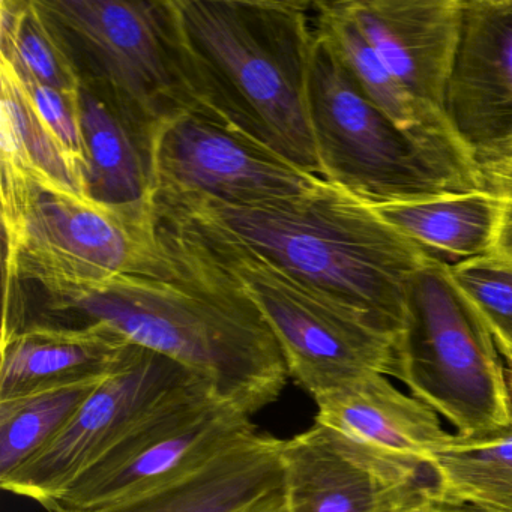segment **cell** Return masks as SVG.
Returning <instances> with one entry per match:
<instances>
[{"label": "cell", "instance_id": "1", "mask_svg": "<svg viewBox=\"0 0 512 512\" xmlns=\"http://www.w3.org/2000/svg\"><path fill=\"white\" fill-rule=\"evenodd\" d=\"M175 277H119L89 287L4 284L2 335L26 326H103L166 356L211 386L218 400L251 416L278 400L283 353L256 305L160 223Z\"/></svg>", "mask_w": 512, "mask_h": 512}, {"label": "cell", "instance_id": "2", "mask_svg": "<svg viewBox=\"0 0 512 512\" xmlns=\"http://www.w3.org/2000/svg\"><path fill=\"white\" fill-rule=\"evenodd\" d=\"M170 4L199 115L322 176L308 106L313 2Z\"/></svg>", "mask_w": 512, "mask_h": 512}, {"label": "cell", "instance_id": "3", "mask_svg": "<svg viewBox=\"0 0 512 512\" xmlns=\"http://www.w3.org/2000/svg\"><path fill=\"white\" fill-rule=\"evenodd\" d=\"M211 224L385 331L400 334L407 293L431 256L353 194L319 178L307 191L263 205L155 200Z\"/></svg>", "mask_w": 512, "mask_h": 512}, {"label": "cell", "instance_id": "4", "mask_svg": "<svg viewBox=\"0 0 512 512\" xmlns=\"http://www.w3.org/2000/svg\"><path fill=\"white\" fill-rule=\"evenodd\" d=\"M161 224L241 290L274 334L289 377L313 398L365 374L397 373L398 335L302 283L241 239L157 205Z\"/></svg>", "mask_w": 512, "mask_h": 512}, {"label": "cell", "instance_id": "5", "mask_svg": "<svg viewBox=\"0 0 512 512\" xmlns=\"http://www.w3.org/2000/svg\"><path fill=\"white\" fill-rule=\"evenodd\" d=\"M4 284L89 287L119 277H175L155 199L106 205L2 170Z\"/></svg>", "mask_w": 512, "mask_h": 512}, {"label": "cell", "instance_id": "6", "mask_svg": "<svg viewBox=\"0 0 512 512\" xmlns=\"http://www.w3.org/2000/svg\"><path fill=\"white\" fill-rule=\"evenodd\" d=\"M55 23L80 82L148 146L167 122L199 113L170 0H38Z\"/></svg>", "mask_w": 512, "mask_h": 512}, {"label": "cell", "instance_id": "7", "mask_svg": "<svg viewBox=\"0 0 512 512\" xmlns=\"http://www.w3.org/2000/svg\"><path fill=\"white\" fill-rule=\"evenodd\" d=\"M499 353L449 263L431 254L409 286L395 379L454 425L457 436H487L512 427Z\"/></svg>", "mask_w": 512, "mask_h": 512}, {"label": "cell", "instance_id": "8", "mask_svg": "<svg viewBox=\"0 0 512 512\" xmlns=\"http://www.w3.org/2000/svg\"><path fill=\"white\" fill-rule=\"evenodd\" d=\"M308 106L322 178L368 205H397L481 190L380 110L316 26Z\"/></svg>", "mask_w": 512, "mask_h": 512}, {"label": "cell", "instance_id": "9", "mask_svg": "<svg viewBox=\"0 0 512 512\" xmlns=\"http://www.w3.org/2000/svg\"><path fill=\"white\" fill-rule=\"evenodd\" d=\"M254 433L250 416L196 380L43 506L49 512H88L142 496L196 472Z\"/></svg>", "mask_w": 512, "mask_h": 512}, {"label": "cell", "instance_id": "10", "mask_svg": "<svg viewBox=\"0 0 512 512\" xmlns=\"http://www.w3.org/2000/svg\"><path fill=\"white\" fill-rule=\"evenodd\" d=\"M155 200L263 205L292 199L322 176L305 172L214 119L184 113L149 142Z\"/></svg>", "mask_w": 512, "mask_h": 512}, {"label": "cell", "instance_id": "11", "mask_svg": "<svg viewBox=\"0 0 512 512\" xmlns=\"http://www.w3.org/2000/svg\"><path fill=\"white\" fill-rule=\"evenodd\" d=\"M196 380L202 379L178 362L136 346L124 367L98 383L58 439L0 487L43 505Z\"/></svg>", "mask_w": 512, "mask_h": 512}, {"label": "cell", "instance_id": "12", "mask_svg": "<svg viewBox=\"0 0 512 512\" xmlns=\"http://www.w3.org/2000/svg\"><path fill=\"white\" fill-rule=\"evenodd\" d=\"M287 512H425L437 497L428 464L403 460L314 424L281 445Z\"/></svg>", "mask_w": 512, "mask_h": 512}, {"label": "cell", "instance_id": "13", "mask_svg": "<svg viewBox=\"0 0 512 512\" xmlns=\"http://www.w3.org/2000/svg\"><path fill=\"white\" fill-rule=\"evenodd\" d=\"M443 112L473 161L512 140V0H461Z\"/></svg>", "mask_w": 512, "mask_h": 512}, {"label": "cell", "instance_id": "14", "mask_svg": "<svg viewBox=\"0 0 512 512\" xmlns=\"http://www.w3.org/2000/svg\"><path fill=\"white\" fill-rule=\"evenodd\" d=\"M389 73L443 113L460 34L461 0H341Z\"/></svg>", "mask_w": 512, "mask_h": 512}, {"label": "cell", "instance_id": "15", "mask_svg": "<svg viewBox=\"0 0 512 512\" xmlns=\"http://www.w3.org/2000/svg\"><path fill=\"white\" fill-rule=\"evenodd\" d=\"M281 445L256 431L172 484L88 512H287Z\"/></svg>", "mask_w": 512, "mask_h": 512}, {"label": "cell", "instance_id": "16", "mask_svg": "<svg viewBox=\"0 0 512 512\" xmlns=\"http://www.w3.org/2000/svg\"><path fill=\"white\" fill-rule=\"evenodd\" d=\"M136 346L103 326H26L2 335L0 400L101 382Z\"/></svg>", "mask_w": 512, "mask_h": 512}, {"label": "cell", "instance_id": "17", "mask_svg": "<svg viewBox=\"0 0 512 512\" xmlns=\"http://www.w3.org/2000/svg\"><path fill=\"white\" fill-rule=\"evenodd\" d=\"M314 26L328 37L368 98L449 169L479 185L476 164L443 113L416 100L380 61L343 2H313Z\"/></svg>", "mask_w": 512, "mask_h": 512}, {"label": "cell", "instance_id": "18", "mask_svg": "<svg viewBox=\"0 0 512 512\" xmlns=\"http://www.w3.org/2000/svg\"><path fill=\"white\" fill-rule=\"evenodd\" d=\"M316 424L376 451L427 464L431 448L448 439L439 415L383 374L370 373L314 398Z\"/></svg>", "mask_w": 512, "mask_h": 512}, {"label": "cell", "instance_id": "19", "mask_svg": "<svg viewBox=\"0 0 512 512\" xmlns=\"http://www.w3.org/2000/svg\"><path fill=\"white\" fill-rule=\"evenodd\" d=\"M373 209L428 253L457 262L494 253L502 229V203L482 188Z\"/></svg>", "mask_w": 512, "mask_h": 512}, {"label": "cell", "instance_id": "20", "mask_svg": "<svg viewBox=\"0 0 512 512\" xmlns=\"http://www.w3.org/2000/svg\"><path fill=\"white\" fill-rule=\"evenodd\" d=\"M79 106L88 196L106 205L154 199L151 160L142 137L104 98L83 85Z\"/></svg>", "mask_w": 512, "mask_h": 512}, {"label": "cell", "instance_id": "21", "mask_svg": "<svg viewBox=\"0 0 512 512\" xmlns=\"http://www.w3.org/2000/svg\"><path fill=\"white\" fill-rule=\"evenodd\" d=\"M0 86L2 170L29 176L55 190L89 197L82 170L41 121L13 68L2 61Z\"/></svg>", "mask_w": 512, "mask_h": 512}, {"label": "cell", "instance_id": "22", "mask_svg": "<svg viewBox=\"0 0 512 512\" xmlns=\"http://www.w3.org/2000/svg\"><path fill=\"white\" fill-rule=\"evenodd\" d=\"M427 464L439 496L490 512H512V427L481 437L448 439L430 449Z\"/></svg>", "mask_w": 512, "mask_h": 512}, {"label": "cell", "instance_id": "23", "mask_svg": "<svg viewBox=\"0 0 512 512\" xmlns=\"http://www.w3.org/2000/svg\"><path fill=\"white\" fill-rule=\"evenodd\" d=\"M0 61L59 91L79 94L82 88L61 34L38 0L0 2Z\"/></svg>", "mask_w": 512, "mask_h": 512}, {"label": "cell", "instance_id": "24", "mask_svg": "<svg viewBox=\"0 0 512 512\" xmlns=\"http://www.w3.org/2000/svg\"><path fill=\"white\" fill-rule=\"evenodd\" d=\"M98 383L0 400V482L13 476L58 439Z\"/></svg>", "mask_w": 512, "mask_h": 512}, {"label": "cell", "instance_id": "25", "mask_svg": "<svg viewBox=\"0 0 512 512\" xmlns=\"http://www.w3.org/2000/svg\"><path fill=\"white\" fill-rule=\"evenodd\" d=\"M449 272L478 311L500 355L512 356V260L491 253L449 263Z\"/></svg>", "mask_w": 512, "mask_h": 512}, {"label": "cell", "instance_id": "26", "mask_svg": "<svg viewBox=\"0 0 512 512\" xmlns=\"http://www.w3.org/2000/svg\"><path fill=\"white\" fill-rule=\"evenodd\" d=\"M13 71L22 83L41 121L52 131L53 136L58 139L62 148L79 166L86 178L88 161H86L85 140H83L82 124H80L79 94H70L52 86L41 85L29 77L20 76L14 68Z\"/></svg>", "mask_w": 512, "mask_h": 512}, {"label": "cell", "instance_id": "27", "mask_svg": "<svg viewBox=\"0 0 512 512\" xmlns=\"http://www.w3.org/2000/svg\"><path fill=\"white\" fill-rule=\"evenodd\" d=\"M482 190L502 203V229L494 253L512 260V140L475 158Z\"/></svg>", "mask_w": 512, "mask_h": 512}, {"label": "cell", "instance_id": "28", "mask_svg": "<svg viewBox=\"0 0 512 512\" xmlns=\"http://www.w3.org/2000/svg\"><path fill=\"white\" fill-rule=\"evenodd\" d=\"M425 512H490L485 509L476 508L469 503L457 502V500L448 499V497L439 496L433 500Z\"/></svg>", "mask_w": 512, "mask_h": 512}, {"label": "cell", "instance_id": "29", "mask_svg": "<svg viewBox=\"0 0 512 512\" xmlns=\"http://www.w3.org/2000/svg\"><path fill=\"white\" fill-rule=\"evenodd\" d=\"M506 362H508L509 365V391H511V397H512V356H509V358H506Z\"/></svg>", "mask_w": 512, "mask_h": 512}]
</instances>
